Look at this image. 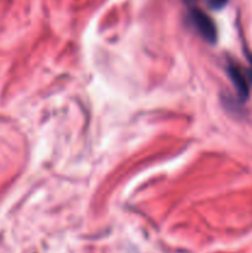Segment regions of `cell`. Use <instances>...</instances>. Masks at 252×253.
I'll use <instances>...</instances> for the list:
<instances>
[{
	"label": "cell",
	"mask_w": 252,
	"mask_h": 253,
	"mask_svg": "<svg viewBox=\"0 0 252 253\" xmlns=\"http://www.w3.org/2000/svg\"><path fill=\"white\" fill-rule=\"evenodd\" d=\"M187 22L202 39L208 43H215L217 39V32L215 22L210 19L209 15L197 6H190L187 14Z\"/></svg>",
	"instance_id": "6da1fadb"
},
{
	"label": "cell",
	"mask_w": 252,
	"mask_h": 253,
	"mask_svg": "<svg viewBox=\"0 0 252 253\" xmlns=\"http://www.w3.org/2000/svg\"><path fill=\"white\" fill-rule=\"evenodd\" d=\"M227 74H229L231 83L234 84V88L240 100H247L250 95V81L247 73H245L236 64L230 63L227 66Z\"/></svg>",
	"instance_id": "7a4b0ae2"
},
{
	"label": "cell",
	"mask_w": 252,
	"mask_h": 253,
	"mask_svg": "<svg viewBox=\"0 0 252 253\" xmlns=\"http://www.w3.org/2000/svg\"><path fill=\"white\" fill-rule=\"evenodd\" d=\"M197 1H199V0H184V2H187V4L189 5H192L193 2H197ZM200 1L205 2V5H207L209 9L219 10V9H222V7L227 4L229 0H200Z\"/></svg>",
	"instance_id": "3957f363"
},
{
	"label": "cell",
	"mask_w": 252,
	"mask_h": 253,
	"mask_svg": "<svg viewBox=\"0 0 252 253\" xmlns=\"http://www.w3.org/2000/svg\"><path fill=\"white\" fill-rule=\"evenodd\" d=\"M247 77H249V81H250V83L252 84V68L250 69L249 72H247Z\"/></svg>",
	"instance_id": "277c9868"
}]
</instances>
